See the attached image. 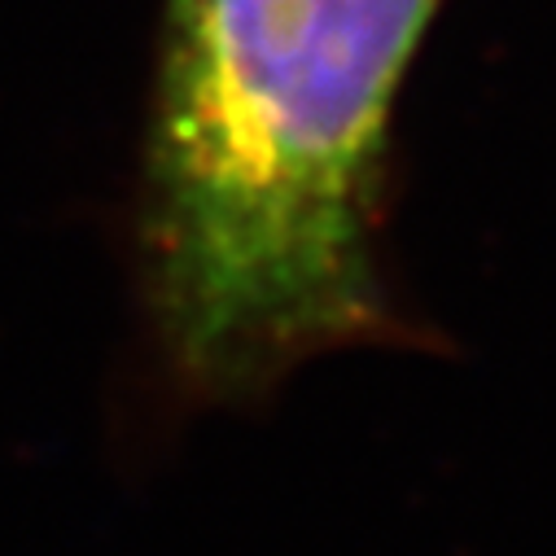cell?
Wrapping results in <instances>:
<instances>
[{"instance_id":"cell-1","label":"cell","mask_w":556,"mask_h":556,"mask_svg":"<svg viewBox=\"0 0 556 556\" xmlns=\"http://www.w3.org/2000/svg\"><path fill=\"white\" fill-rule=\"evenodd\" d=\"M439 10L163 0L136 254L176 412H254L325 355L434 346L377 237L394 105Z\"/></svg>"}]
</instances>
